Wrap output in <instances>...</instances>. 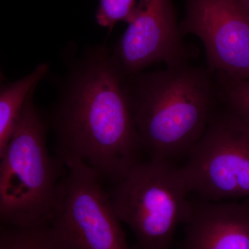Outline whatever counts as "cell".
<instances>
[{"label": "cell", "mask_w": 249, "mask_h": 249, "mask_svg": "<svg viewBox=\"0 0 249 249\" xmlns=\"http://www.w3.org/2000/svg\"><path fill=\"white\" fill-rule=\"evenodd\" d=\"M43 118L65 165L80 162L113 186L142 161L143 147L127 77L107 44L91 46L69 59L56 99Z\"/></svg>", "instance_id": "1"}, {"label": "cell", "mask_w": 249, "mask_h": 249, "mask_svg": "<svg viewBox=\"0 0 249 249\" xmlns=\"http://www.w3.org/2000/svg\"><path fill=\"white\" fill-rule=\"evenodd\" d=\"M132 116L150 160L187 157L222 105L215 75L190 62L127 77Z\"/></svg>", "instance_id": "2"}, {"label": "cell", "mask_w": 249, "mask_h": 249, "mask_svg": "<svg viewBox=\"0 0 249 249\" xmlns=\"http://www.w3.org/2000/svg\"><path fill=\"white\" fill-rule=\"evenodd\" d=\"M28 97L12 137L0 154V220L3 225L30 227L50 224L63 162L47 145L49 127Z\"/></svg>", "instance_id": "3"}, {"label": "cell", "mask_w": 249, "mask_h": 249, "mask_svg": "<svg viewBox=\"0 0 249 249\" xmlns=\"http://www.w3.org/2000/svg\"><path fill=\"white\" fill-rule=\"evenodd\" d=\"M111 206L135 237V249H172L174 236L191 213L181 168L173 161H141L109 192Z\"/></svg>", "instance_id": "4"}, {"label": "cell", "mask_w": 249, "mask_h": 249, "mask_svg": "<svg viewBox=\"0 0 249 249\" xmlns=\"http://www.w3.org/2000/svg\"><path fill=\"white\" fill-rule=\"evenodd\" d=\"M186 158L180 168L198 199H249V123L222 103Z\"/></svg>", "instance_id": "5"}, {"label": "cell", "mask_w": 249, "mask_h": 249, "mask_svg": "<svg viewBox=\"0 0 249 249\" xmlns=\"http://www.w3.org/2000/svg\"><path fill=\"white\" fill-rule=\"evenodd\" d=\"M50 225L70 249H130L103 181L80 162L65 165Z\"/></svg>", "instance_id": "6"}, {"label": "cell", "mask_w": 249, "mask_h": 249, "mask_svg": "<svg viewBox=\"0 0 249 249\" xmlns=\"http://www.w3.org/2000/svg\"><path fill=\"white\" fill-rule=\"evenodd\" d=\"M179 27L201 41L210 71L249 79V16L242 0H186Z\"/></svg>", "instance_id": "7"}, {"label": "cell", "mask_w": 249, "mask_h": 249, "mask_svg": "<svg viewBox=\"0 0 249 249\" xmlns=\"http://www.w3.org/2000/svg\"><path fill=\"white\" fill-rule=\"evenodd\" d=\"M183 37L172 0H139L111 53L124 76L130 77L154 64L170 66L190 61Z\"/></svg>", "instance_id": "8"}, {"label": "cell", "mask_w": 249, "mask_h": 249, "mask_svg": "<svg viewBox=\"0 0 249 249\" xmlns=\"http://www.w3.org/2000/svg\"><path fill=\"white\" fill-rule=\"evenodd\" d=\"M181 249H249V199L192 201Z\"/></svg>", "instance_id": "9"}, {"label": "cell", "mask_w": 249, "mask_h": 249, "mask_svg": "<svg viewBox=\"0 0 249 249\" xmlns=\"http://www.w3.org/2000/svg\"><path fill=\"white\" fill-rule=\"evenodd\" d=\"M49 70V64L42 62L27 76L15 81L1 83L0 154L4 151L14 134L28 97L47 76Z\"/></svg>", "instance_id": "10"}, {"label": "cell", "mask_w": 249, "mask_h": 249, "mask_svg": "<svg viewBox=\"0 0 249 249\" xmlns=\"http://www.w3.org/2000/svg\"><path fill=\"white\" fill-rule=\"evenodd\" d=\"M0 249H70L50 224L30 227L1 224Z\"/></svg>", "instance_id": "11"}, {"label": "cell", "mask_w": 249, "mask_h": 249, "mask_svg": "<svg viewBox=\"0 0 249 249\" xmlns=\"http://www.w3.org/2000/svg\"><path fill=\"white\" fill-rule=\"evenodd\" d=\"M222 103L249 123V79L232 80L222 73H214Z\"/></svg>", "instance_id": "12"}, {"label": "cell", "mask_w": 249, "mask_h": 249, "mask_svg": "<svg viewBox=\"0 0 249 249\" xmlns=\"http://www.w3.org/2000/svg\"><path fill=\"white\" fill-rule=\"evenodd\" d=\"M139 0H99L95 18L101 27L109 31V34L118 22L129 24L132 21Z\"/></svg>", "instance_id": "13"}, {"label": "cell", "mask_w": 249, "mask_h": 249, "mask_svg": "<svg viewBox=\"0 0 249 249\" xmlns=\"http://www.w3.org/2000/svg\"><path fill=\"white\" fill-rule=\"evenodd\" d=\"M242 1L249 16V0H242Z\"/></svg>", "instance_id": "14"}]
</instances>
